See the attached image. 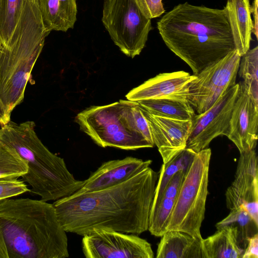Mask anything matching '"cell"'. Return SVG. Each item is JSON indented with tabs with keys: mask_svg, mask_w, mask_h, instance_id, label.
Listing matches in <instances>:
<instances>
[{
	"mask_svg": "<svg viewBox=\"0 0 258 258\" xmlns=\"http://www.w3.org/2000/svg\"><path fill=\"white\" fill-rule=\"evenodd\" d=\"M50 32L38 0H0V49L41 52Z\"/></svg>",
	"mask_w": 258,
	"mask_h": 258,
	"instance_id": "cell-7",
	"label": "cell"
},
{
	"mask_svg": "<svg viewBox=\"0 0 258 258\" xmlns=\"http://www.w3.org/2000/svg\"><path fill=\"white\" fill-rule=\"evenodd\" d=\"M80 129L99 146L126 150L154 146L148 121L137 101L120 100L92 106L77 114Z\"/></svg>",
	"mask_w": 258,
	"mask_h": 258,
	"instance_id": "cell-5",
	"label": "cell"
},
{
	"mask_svg": "<svg viewBox=\"0 0 258 258\" xmlns=\"http://www.w3.org/2000/svg\"><path fill=\"white\" fill-rule=\"evenodd\" d=\"M141 108L148 121L154 145L157 147L163 163H166L186 148L191 120L155 115Z\"/></svg>",
	"mask_w": 258,
	"mask_h": 258,
	"instance_id": "cell-14",
	"label": "cell"
},
{
	"mask_svg": "<svg viewBox=\"0 0 258 258\" xmlns=\"http://www.w3.org/2000/svg\"><path fill=\"white\" fill-rule=\"evenodd\" d=\"M157 178L158 173L148 167L115 186L75 192L52 204L67 232L84 236L110 230L138 235L148 230Z\"/></svg>",
	"mask_w": 258,
	"mask_h": 258,
	"instance_id": "cell-1",
	"label": "cell"
},
{
	"mask_svg": "<svg viewBox=\"0 0 258 258\" xmlns=\"http://www.w3.org/2000/svg\"><path fill=\"white\" fill-rule=\"evenodd\" d=\"M157 27L167 47L194 75L236 49L224 8L180 4L159 20Z\"/></svg>",
	"mask_w": 258,
	"mask_h": 258,
	"instance_id": "cell-2",
	"label": "cell"
},
{
	"mask_svg": "<svg viewBox=\"0 0 258 258\" xmlns=\"http://www.w3.org/2000/svg\"><path fill=\"white\" fill-rule=\"evenodd\" d=\"M239 89V84L236 83L221 95L209 109L194 116L191 119L186 148L197 153L208 148L215 138L226 136Z\"/></svg>",
	"mask_w": 258,
	"mask_h": 258,
	"instance_id": "cell-10",
	"label": "cell"
},
{
	"mask_svg": "<svg viewBox=\"0 0 258 258\" xmlns=\"http://www.w3.org/2000/svg\"><path fill=\"white\" fill-rule=\"evenodd\" d=\"M242 258H258V233L248 239Z\"/></svg>",
	"mask_w": 258,
	"mask_h": 258,
	"instance_id": "cell-30",
	"label": "cell"
},
{
	"mask_svg": "<svg viewBox=\"0 0 258 258\" xmlns=\"http://www.w3.org/2000/svg\"><path fill=\"white\" fill-rule=\"evenodd\" d=\"M102 22L114 43L131 58L140 54L153 29L135 0H104Z\"/></svg>",
	"mask_w": 258,
	"mask_h": 258,
	"instance_id": "cell-8",
	"label": "cell"
},
{
	"mask_svg": "<svg viewBox=\"0 0 258 258\" xmlns=\"http://www.w3.org/2000/svg\"><path fill=\"white\" fill-rule=\"evenodd\" d=\"M143 15L152 19L160 17L165 12L162 0H135Z\"/></svg>",
	"mask_w": 258,
	"mask_h": 258,
	"instance_id": "cell-29",
	"label": "cell"
},
{
	"mask_svg": "<svg viewBox=\"0 0 258 258\" xmlns=\"http://www.w3.org/2000/svg\"><path fill=\"white\" fill-rule=\"evenodd\" d=\"M187 87L182 91L165 97L137 101L149 113L171 118L191 120L195 110L186 96Z\"/></svg>",
	"mask_w": 258,
	"mask_h": 258,
	"instance_id": "cell-21",
	"label": "cell"
},
{
	"mask_svg": "<svg viewBox=\"0 0 258 258\" xmlns=\"http://www.w3.org/2000/svg\"><path fill=\"white\" fill-rule=\"evenodd\" d=\"M0 126H1V123L0 122Z\"/></svg>",
	"mask_w": 258,
	"mask_h": 258,
	"instance_id": "cell-33",
	"label": "cell"
},
{
	"mask_svg": "<svg viewBox=\"0 0 258 258\" xmlns=\"http://www.w3.org/2000/svg\"><path fill=\"white\" fill-rule=\"evenodd\" d=\"M67 232L53 204L29 198L0 201V258H67Z\"/></svg>",
	"mask_w": 258,
	"mask_h": 258,
	"instance_id": "cell-3",
	"label": "cell"
},
{
	"mask_svg": "<svg viewBox=\"0 0 258 258\" xmlns=\"http://www.w3.org/2000/svg\"><path fill=\"white\" fill-rule=\"evenodd\" d=\"M258 0H253L252 3V5H250V12L251 14H252V16L253 19L252 20L253 22V28L252 32L256 37V39L258 38Z\"/></svg>",
	"mask_w": 258,
	"mask_h": 258,
	"instance_id": "cell-31",
	"label": "cell"
},
{
	"mask_svg": "<svg viewBox=\"0 0 258 258\" xmlns=\"http://www.w3.org/2000/svg\"><path fill=\"white\" fill-rule=\"evenodd\" d=\"M241 56L236 49L196 75L187 85L186 96L198 114L209 109L235 85Z\"/></svg>",
	"mask_w": 258,
	"mask_h": 258,
	"instance_id": "cell-9",
	"label": "cell"
},
{
	"mask_svg": "<svg viewBox=\"0 0 258 258\" xmlns=\"http://www.w3.org/2000/svg\"><path fill=\"white\" fill-rule=\"evenodd\" d=\"M242 79L239 83L258 106V46L249 49L241 56L238 73Z\"/></svg>",
	"mask_w": 258,
	"mask_h": 258,
	"instance_id": "cell-22",
	"label": "cell"
},
{
	"mask_svg": "<svg viewBox=\"0 0 258 258\" xmlns=\"http://www.w3.org/2000/svg\"><path fill=\"white\" fill-rule=\"evenodd\" d=\"M9 121L7 119L4 113L3 110L0 108V122L1 123V126H3L7 123H8Z\"/></svg>",
	"mask_w": 258,
	"mask_h": 258,
	"instance_id": "cell-32",
	"label": "cell"
},
{
	"mask_svg": "<svg viewBox=\"0 0 258 258\" xmlns=\"http://www.w3.org/2000/svg\"><path fill=\"white\" fill-rule=\"evenodd\" d=\"M152 162L151 160H143L133 157L105 162L84 180L82 186L75 192H92L115 186L150 167Z\"/></svg>",
	"mask_w": 258,
	"mask_h": 258,
	"instance_id": "cell-15",
	"label": "cell"
},
{
	"mask_svg": "<svg viewBox=\"0 0 258 258\" xmlns=\"http://www.w3.org/2000/svg\"><path fill=\"white\" fill-rule=\"evenodd\" d=\"M258 168L255 149L240 154L234 179L225 193L230 210L241 208L258 224Z\"/></svg>",
	"mask_w": 258,
	"mask_h": 258,
	"instance_id": "cell-12",
	"label": "cell"
},
{
	"mask_svg": "<svg viewBox=\"0 0 258 258\" xmlns=\"http://www.w3.org/2000/svg\"><path fill=\"white\" fill-rule=\"evenodd\" d=\"M211 156L209 148L196 153L181 183L167 231L178 230L202 238L200 229L206 211Z\"/></svg>",
	"mask_w": 258,
	"mask_h": 258,
	"instance_id": "cell-6",
	"label": "cell"
},
{
	"mask_svg": "<svg viewBox=\"0 0 258 258\" xmlns=\"http://www.w3.org/2000/svg\"><path fill=\"white\" fill-rule=\"evenodd\" d=\"M232 225L236 227L240 242L245 249L248 239L257 233L258 224L256 223L248 213L240 208L230 211L228 215L216 225V228Z\"/></svg>",
	"mask_w": 258,
	"mask_h": 258,
	"instance_id": "cell-25",
	"label": "cell"
},
{
	"mask_svg": "<svg viewBox=\"0 0 258 258\" xmlns=\"http://www.w3.org/2000/svg\"><path fill=\"white\" fill-rule=\"evenodd\" d=\"M82 249L87 258H153L151 244L138 235L97 230L83 236Z\"/></svg>",
	"mask_w": 258,
	"mask_h": 258,
	"instance_id": "cell-11",
	"label": "cell"
},
{
	"mask_svg": "<svg viewBox=\"0 0 258 258\" xmlns=\"http://www.w3.org/2000/svg\"><path fill=\"white\" fill-rule=\"evenodd\" d=\"M35 126L32 121L20 124L10 121L0 128V141L14 148L27 162L28 171L22 179L41 200L55 201L73 195L82 186L84 180L76 179L64 159L43 145Z\"/></svg>",
	"mask_w": 258,
	"mask_h": 258,
	"instance_id": "cell-4",
	"label": "cell"
},
{
	"mask_svg": "<svg viewBox=\"0 0 258 258\" xmlns=\"http://www.w3.org/2000/svg\"><path fill=\"white\" fill-rule=\"evenodd\" d=\"M195 78L183 71L160 73L133 89L125 97L137 101L167 96L182 91Z\"/></svg>",
	"mask_w": 258,
	"mask_h": 258,
	"instance_id": "cell-16",
	"label": "cell"
},
{
	"mask_svg": "<svg viewBox=\"0 0 258 258\" xmlns=\"http://www.w3.org/2000/svg\"><path fill=\"white\" fill-rule=\"evenodd\" d=\"M202 240L203 258H242L244 251L236 227L225 225Z\"/></svg>",
	"mask_w": 258,
	"mask_h": 258,
	"instance_id": "cell-19",
	"label": "cell"
},
{
	"mask_svg": "<svg viewBox=\"0 0 258 258\" xmlns=\"http://www.w3.org/2000/svg\"><path fill=\"white\" fill-rule=\"evenodd\" d=\"M27 171V162L14 148L0 141V179L18 178Z\"/></svg>",
	"mask_w": 258,
	"mask_h": 258,
	"instance_id": "cell-24",
	"label": "cell"
},
{
	"mask_svg": "<svg viewBox=\"0 0 258 258\" xmlns=\"http://www.w3.org/2000/svg\"><path fill=\"white\" fill-rule=\"evenodd\" d=\"M77 13L76 0H58V16L61 31L67 32L74 28Z\"/></svg>",
	"mask_w": 258,
	"mask_h": 258,
	"instance_id": "cell-27",
	"label": "cell"
},
{
	"mask_svg": "<svg viewBox=\"0 0 258 258\" xmlns=\"http://www.w3.org/2000/svg\"><path fill=\"white\" fill-rule=\"evenodd\" d=\"M161 237L157 258H203V238L178 230L167 231Z\"/></svg>",
	"mask_w": 258,
	"mask_h": 258,
	"instance_id": "cell-20",
	"label": "cell"
},
{
	"mask_svg": "<svg viewBox=\"0 0 258 258\" xmlns=\"http://www.w3.org/2000/svg\"><path fill=\"white\" fill-rule=\"evenodd\" d=\"M226 136L240 154L255 149L258 139V106L239 85Z\"/></svg>",
	"mask_w": 258,
	"mask_h": 258,
	"instance_id": "cell-13",
	"label": "cell"
},
{
	"mask_svg": "<svg viewBox=\"0 0 258 258\" xmlns=\"http://www.w3.org/2000/svg\"><path fill=\"white\" fill-rule=\"evenodd\" d=\"M183 178L184 175L181 172L175 173L159 200L152 204L148 221V230L152 235L161 237L167 231L166 228Z\"/></svg>",
	"mask_w": 258,
	"mask_h": 258,
	"instance_id": "cell-18",
	"label": "cell"
},
{
	"mask_svg": "<svg viewBox=\"0 0 258 258\" xmlns=\"http://www.w3.org/2000/svg\"><path fill=\"white\" fill-rule=\"evenodd\" d=\"M43 21L46 29L61 31L58 16V0H38Z\"/></svg>",
	"mask_w": 258,
	"mask_h": 258,
	"instance_id": "cell-26",
	"label": "cell"
},
{
	"mask_svg": "<svg viewBox=\"0 0 258 258\" xmlns=\"http://www.w3.org/2000/svg\"><path fill=\"white\" fill-rule=\"evenodd\" d=\"M196 153L185 148L179 152L161 167L152 204L156 203L161 197L167 185L173 175L180 170H187Z\"/></svg>",
	"mask_w": 258,
	"mask_h": 258,
	"instance_id": "cell-23",
	"label": "cell"
},
{
	"mask_svg": "<svg viewBox=\"0 0 258 258\" xmlns=\"http://www.w3.org/2000/svg\"><path fill=\"white\" fill-rule=\"evenodd\" d=\"M226 10L236 50L241 56L249 49L253 22L249 0H227Z\"/></svg>",
	"mask_w": 258,
	"mask_h": 258,
	"instance_id": "cell-17",
	"label": "cell"
},
{
	"mask_svg": "<svg viewBox=\"0 0 258 258\" xmlns=\"http://www.w3.org/2000/svg\"><path fill=\"white\" fill-rule=\"evenodd\" d=\"M28 191L26 183L17 178L0 179V201Z\"/></svg>",
	"mask_w": 258,
	"mask_h": 258,
	"instance_id": "cell-28",
	"label": "cell"
}]
</instances>
